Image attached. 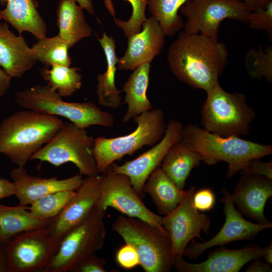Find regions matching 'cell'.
<instances>
[{
    "instance_id": "40",
    "label": "cell",
    "mask_w": 272,
    "mask_h": 272,
    "mask_svg": "<svg viewBox=\"0 0 272 272\" xmlns=\"http://www.w3.org/2000/svg\"><path fill=\"white\" fill-rule=\"evenodd\" d=\"M15 194L14 183L9 179L0 178V199L9 197Z\"/></svg>"
},
{
    "instance_id": "44",
    "label": "cell",
    "mask_w": 272,
    "mask_h": 272,
    "mask_svg": "<svg viewBox=\"0 0 272 272\" xmlns=\"http://www.w3.org/2000/svg\"><path fill=\"white\" fill-rule=\"evenodd\" d=\"M79 5L90 15L95 13L92 0H75Z\"/></svg>"
},
{
    "instance_id": "15",
    "label": "cell",
    "mask_w": 272,
    "mask_h": 272,
    "mask_svg": "<svg viewBox=\"0 0 272 272\" xmlns=\"http://www.w3.org/2000/svg\"><path fill=\"white\" fill-rule=\"evenodd\" d=\"M183 129L180 121L170 119L166 124L163 138L157 144L133 160L121 165L113 163L110 167L114 172L127 176L135 191L141 198L144 197L143 189L147 179L160 166L171 146L181 141Z\"/></svg>"
},
{
    "instance_id": "22",
    "label": "cell",
    "mask_w": 272,
    "mask_h": 272,
    "mask_svg": "<svg viewBox=\"0 0 272 272\" xmlns=\"http://www.w3.org/2000/svg\"><path fill=\"white\" fill-rule=\"evenodd\" d=\"M0 19L10 24L20 34L31 33L37 40L46 37V25L37 10L36 0H0Z\"/></svg>"
},
{
    "instance_id": "27",
    "label": "cell",
    "mask_w": 272,
    "mask_h": 272,
    "mask_svg": "<svg viewBox=\"0 0 272 272\" xmlns=\"http://www.w3.org/2000/svg\"><path fill=\"white\" fill-rule=\"evenodd\" d=\"M27 206L11 207L0 203V243L6 244L13 236L23 232L47 228L52 220L33 215Z\"/></svg>"
},
{
    "instance_id": "35",
    "label": "cell",
    "mask_w": 272,
    "mask_h": 272,
    "mask_svg": "<svg viewBox=\"0 0 272 272\" xmlns=\"http://www.w3.org/2000/svg\"><path fill=\"white\" fill-rule=\"evenodd\" d=\"M250 28L266 32L269 40L272 41V2L263 8L257 7L251 11L248 18Z\"/></svg>"
},
{
    "instance_id": "18",
    "label": "cell",
    "mask_w": 272,
    "mask_h": 272,
    "mask_svg": "<svg viewBox=\"0 0 272 272\" xmlns=\"http://www.w3.org/2000/svg\"><path fill=\"white\" fill-rule=\"evenodd\" d=\"M165 37L158 22L152 16L147 18L141 30L127 37L126 50L118 58L117 67L133 71L142 64L150 63L161 53L165 44Z\"/></svg>"
},
{
    "instance_id": "47",
    "label": "cell",
    "mask_w": 272,
    "mask_h": 272,
    "mask_svg": "<svg viewBox=\"0 0 272 272\" xmlns=\"http://www.w3.org/2000/svg\"><path fill=\"white\" fill-rule=\"evenodd\" d=\"M270 2H272V0H257L258 7L263 8Z\"/></svg>"
},
{
    "instance_id": "5",
    "label": "cell",
    "mask_w": 272,
    "mask_h": 272,
    "mask_svg": "<svg viewBox=\"0 0 272 272\" xmlns=\"http://www.w3.org/2000/svg\"><path fill=\"white\" fill-rule=\"evenodd\" d=\"M201 110L203 129L224 137L246 135L256 116L242 93H229L218 82L207 92Z\"/></svg>"
},
{
    "instance_id": "42",
    "label": "cell",
    "mask_w": 272,
    "mask_h": 272,
    "mask_svg": "<svg viewBox=\"0 0 272 272\" xmlns=\"http://www.w3.org/2000/svg\"><path fill=\"white\" fill-rule=\"evenodd\" d=\"M12 78L0 68V98L6 94L11 86Z\"/></svg>"
},
{
    "instance_id": "19",
    "label": "cell",
    "mask_w": 272,
    "mask_h": 272,
    "mask_svg": "<svg viewBox=\"0 0 272 272\" xmlns=\"http://www.w3.org/2000/svg\"><path fill=\"white\" fill-rule=\"evenodd\" d=\"M272 196V179L264 176L242 174L230 197L243 216L256 223L272 224L265 218L264 209Z\"/></svg>"
},
{
    "instance_id": "3",
    "label": "cell",
    "mask_w": 272,
    "mask_h": 272,
    "mask_svg": "<svg viewBox=\"0 0 272 272\" xmlns=\"http://www.w3.org/2000/svg\"><path fill=\"white\" fill-rule=\"evenodd\" d=\"M197 153L208 165L224 161L228 163L227 177L240 172L249 161L272 154V146L239 137H222L188 124L183 127L181 141Z\"/></svg>"
},
{
    "instance_id": "9",
    "label": "cell",
    "mask_w": 272,
    "mask_h": 272,
    "mask_svg": "<svg viewBox=\"0 0 272 272\" xmlns=\"http://www.w3.org/2000/svg\"><path fill=\"white\" fill-rule=\"evenodd\" d=\"M94 139L85 128L73 123L63 122L52 139L34 154L30 160L48 162L55 167L74 163L79 174L99 175L93 155Z\"/></svg>"
},
{
    "instance_id": "21",
    "label": "cell",
    "mask_w": 272,
    "mask_h": 272,
    "mask_svg": "<svg viewBox=\"0 0 272 272\" xmlns=\"http://www.w3.org/2000/svg\"><path fill=\"white\" fill-rule=\"evenodd\" d=\"M37 60L21 34L10 30L8 23H0V66L12 78H20Z\"/></svg>"
},
{
    "instance_id": "2",
    "label": "cell",
    "mask_w": 272,
    "mask_h": 272,
    "mask_svg": "<svg viewBox=\"0 0 272 272\" xmlns=\"http://www.w3.org/2000/svg\"><path fill=\"white\" fill-rule=\"evenodd\" d=\"M62 124L54 115L31 110L17 112L0 124V153L18 166L24 167Z\"/></svg>"
},
{
    "instance_id": "33",
    "label": "cell",
    "mask_w": 272,
    "mask_h": 272,
    "mask_svg": "<svg viewBox=\"0 0 272 272\" xmlns=\"http://www.w3.org/2000/svg\"><path fill=\"white\" fill-rule=\"evenodd\" d=\"M245 64L249 77L260 80L264 78L272 83V45L263 49L260 46L250 48L246 53Z\"/></svg>"
},
{
    "instance_id": "7",
    "label": "cell",
    "mask_w": 272,
    "mask_h": 272,
    "mask_svg": "<svg viewBox=\"0 0 272 272\" xmlns=\"http://www.w3.org/2000/svg\"><path fill=\"white\" fill-rule=\"evenodd\" d=\"M61 97L47 85H37L17 92L15 102L28 110L65 117L83 128L94 125L107 128L114 125L113 116L92 102H68Z\"/></svg>"
},
{
    "instance_id": "32",
    "label": "cell",
    "mask_w": 272,
    "mask_h": 272,
    "mask_svg": "<svg viewBox=\"0 0 272 272\" xmlns=\"http://www.w3.org/2000/svg\"><path fill=\"white\" fill-rule=\"evenodd\" d=\"M75 190H62L47 194L33 202L30 212L43 219L53 220L73 197Z\"/></svg>"
},
{
    "instance_id": "39",
    "label": "cell",
    "mask_w": 272,
    "mask_h": 272,
    "mask_svg": "<svg viewBox=\"0 0 272 272\" xmlns=\"http://www.w3.org/2000/svg\"><path fill=\"white\" fill-rule=\"evenodd\" d=\"M192 201L195 208L201 212L209 211L213 208L216 202L215 195L209 188H202L194 192Z\"/></svg>"
},
{
    "instance_id": "46",
    "label": "cell",
    "mask_w": 272,
    "mask_h": 272,
    "mask_svg": "<svg viewBox=\"0 0 272 272\" xmlns=\"http://www.w3.org/2000/svg\"><path fill=\"white\" fill-rule=\"evenodd\" d=\"M244 2L249 8L253 11L257 7H258L257 0H242Z\"/></svg>"
},
{
    "instance_id": "8",
    "label": "cell",
    "mask_w": 272,
    "mask_h": 272,
    "mask_svg": "<svg viewBox=\"0 0 272 272\" xmlns=\"http://www.w3.org/2000/svg\"><path fill=\"white\" fill-rule=\"evenodd\" d=\"M106 210L95 206L87 218L66 233L43 272H67L80 261L96 254L103 246Z\"/></svg>"
},
{
    "instance_id": "20",
    "label": "cell",
    "mask_w": 272,
    "mask_h": 272,
    "mask_svg": "<svg viewBox=\"0 0 272 272\" xmlns=\"http://www.w3.org/2000/svg\"><path fill=\"white\" fill-rule=\"evenodd\" d=\"M10 175L15 186V194L19 204L31 205L50 193L62 190H76L82 183V175L58 179L55 177L43 178L29 175L24 167L13 168Z\"/></svg>"
},
{
    "instance_id": "16",
    "label": "cell",
    "mask_w": 272,
    "mask_h": 272,
    "mask_svg": "<svg viewBox=\"0 0 272 272\" xmlns=\"http://www.w3.org/2000/svg\"><path fill=\"white\" fill-rule=\"evenodd\" d=\"M100 179V175L84 179L73 197L47 228L50 236L60 241L66 233L87 218L99 197Z\"/></svg>"
},
{
    "instance_id": "17",
    "label": "cell",
    "mask_w": 272,
    "mask_h": 272,
    "mask_svg": "<svg viewBox=\"0 0 272 272\" xmlns=\"http://www.w3.org/2000/svg\"><path fill=\"white\" fill-rule=\"evenodd\" d=\"M264 251L265 247L255 244L236 249L220 247L199 263L188 262L183 256L175 257L173 267L179 272H238L248 262L262 257Z\"/></svg>"
},
{
    "instance_id": "41",
    "label": "cell",
    "mask_w": 272,
    "mask_h": 272,
    "mask_svg": "<svg viewBox=\"0 0 272 272\" xmlns=\"http://www.w3.org/2000/svg\"><path fill=\"white\" fill-rule=\"evenodd\" d=\"M246 272H271V265L259 259H255L245 270Z\"/></svg>"
},
{
    "instance_id": "26",
    "label": "cell",
    "mask_w": 272,
    "mask_h": 272,
    "mask_svg": "<svg viewBox=\"0 0 272 272\" xmlns=\"http://www.w3.org/2000/svg\"><path fill=\"white\" fill-rule=\"evenodd\" d=\"M150 63L141 64L133 71L124 84L122 91L126 95L124 103L127 109L122 121L128 122L141 113L153 109L151 102L147 97L149 84Z\"/></svg>"
},
{
    "instance_id": "10",
    "label": "cell",
    "mask_w": 272,
    "mask_h": 272,
    "mask_svg": "<svg viewBox=\"0 0 272 272\" xmlns=\"http://www.w3.org/2000/svg\"><path fill=\"white\" fill-rule=\"evenodd\" d=\"M187 18L183 31L201 34L218 41L220 24L225 19L248 22L252 11L242 0H188L180 8Z\"/></svg>"
},
{
    "instance_id": "4",
    "label": "cell",
    "mask_w": 272,
    "mask_h": 272,
    "mask_svg": "<svg viewBox=\"0 0 272 272\" xmlns=\"http://www.w3.org/2000/svg\"><path fill=\"white\" fill-rule=\"evenodd\" d=\"M133 119L137 127L131 133L115 138L94 139L93 152L99 173H104L124 156L132 155L145 146L152 147L163 138L166 124L161 108L145 111Z\"/></svg>"
},
{
    "instance_id": "14",
    "label": "cell",
    "mask_w": 272,
    "mask_h": 272,
    "mask_svg": "<svg viewBox=\"0 0 272 272\" xmlns=\"http://www.w3.org/2000/svg\"><path fill=\"white\" fill-rule=\"evenodd\" d=\"M221 191L223 195L220 201L224 203L225 216L222 228L212 238L205 242H197L192 239L189 245L184 249L183 255L196 260L209 248L224 246L235 241L252 239L260 231L272 227V224L255 223L246 220L236 208L230 193L225 188H222Z\"/></svg>"
},
{
    "instance_id": "12",
    "label": "cell",
    "mask_w": 272,
    "mask_h": 272,
    "mask_svg": "<svg viewBox=\"0 0 272 272\" xmlns=\"http://www.w3.org/2000/svg\"><path fill=\"white\" fill-rule=\"evenodd\" d=\"M99 187L97 208L104 210L112 208L127 217L142 220L165 231L162 225V217L146 207L127 176L114 172L109 167L100 175Z\"/></svg>"
},
{
    "instance_id": "13",
    "label": "cell",
    "mask_w": 272,
    "mask_h": 272,
    "mask_svg": "<svg viewBox=\"0 0 272 272\" xmlns=\"http://www.w3.org/2000/svg\"><path fill=\"white\" fill-rule=\"evenodd\" d=\"M182 201L169 214L162 217V225L170 237L174 258L183 256L184 249L194 237L203 240L200 232L209 233L211 220L194 207L195 187H190Z\"/></svg>"
},
{
    "instance_id": "43",
    "label": "cell",
    "mask_w": 272,
    "mask_h": 272,
    "mask_svg": "<svg viewBox=\"0 0 272 272\" xmlns=\"http://www.w3.org/2000/svg\"><path fill=\"white\" fill-rule=\"evenodd\" d=\"M6 244L0 243V272H8Z\"/></svg>"
},
{
    "instance_id": "31",
    "label": "cell",
    "mask_w": 272,
    "mask_h": 272,
    "mask_svg": "<svg viewBox=\"0 0 272 272\" xmlns=\"http://www.w3.org/2000/svg\"><path fill=\"white\" fill-rule=\"evenodd\" d=\"M31 48L36 59L46 66L54 64L71 66L72 64L69 45L58 34L38 40Z\"/></svg>"
},
{
    "instance_id": "30",
    "label": "cell",
    "mask_w": 272,
    "mask_h": 272,
    "mask_svg": "<svg viewBox=\"0 0 272 272\" xmlns=\"http://www.w3.org/2000/svg\"><path fill=\"white\" fill-rule=\"evenodd\" d=\"M188 0H148L151 16L159 23L165 36H172L183 28L178 14L180 7Z\"/></svg>"
},
{
    "instance_id": "36",
    "label": "cell",
    "mask_w": 272,
    "mask_h": 272,
    "mask_svg": "<svg viewBox=\"0 0 272 272\" xmlns=\"http://www.w3.org/2000/svg\"><path fill=\"white\" fill-rule=\"evenodd\" d=\"M115 258L117 263L126 269H132L140 265V259L136 250L127 243L119 248Z\"/></svg>"
},
{
    "instance_id": "34",
    "label": "cell",
    "mask_w": 272,
    "mask_h": 272,
    "mask_svg": "<svg viewBox=\"0 0 272 272\" xmlns=\"http://www.w3.org/2000/svg\"><path fill=\"white\" fill-rule=\"evenodd\" d=\"M130 3L132 8L130 17L127 21L113 18L115 24L120 28L124 35L129 36L139 33L142 29L143 23L147 19L146 8L148 0H123Z\"/></svg>"
},
{
    "instance_id": "6",
    "label": "cell",
    "mask_w": 272,
    "mask_h": 272,
    "mask_svg": "<svg viewBox=\"0 0 272 272\" xmlns=\"http://www.w3.org/2000/svg\"><path fill=\"white\" fill-rule=\"evenodd\" d=\"M112 229L136 250L146 272H170L173 266L172 242L165 231L144 221L119 216Z\"/></svg>"
},
{
    "instance_id": "11",
    "label": "cell",
    "mask_w": 272,
    "mask_h": 272,
    "mask_svg": "<svg viewBox=\"0 0 272 272\" xmlns=\"http://www.w3.org/2000/svg\"><path fill=\"white\" fill-rule=\"evenodd\" d=\"M59 241L50 236L47 228L13 236L6 243L8 272L42 271L56 253Z\"/></svg>"
},
{
    "instance_id": "23",
    "label": "cell",
    "mask_w": 272,
    "mask_h": 272,
    "mask_svg": "<svg viewBox=\"0 0 272 272\" xmlns=\"http://www.w3.org/2000/svg\"><path fill=\"white\" fill-rule=\"evenodd\" d=\"M104 52L107 69L106 72L97 76V94L99 104L111 109H117L121 104L120 94L115 85V74L118 58L117 57L115 42L113 37L103 32L102 37L98 38Z\"/></svg>"
},
{
    "instance_id": "28",
    "label": "cell",
    "mask_w": 272,
    "mask_h": 272,
    "mask_svg": "<svg viewBox=\"0 0 272 272\" xmlns=\"http://www.w3.org/2000/svg\"><path fill=\"white\" fill-rule=\"evenodd\" d=\"M201 158L181 141L169 149L160 167L170 180L183 189L191 170L198 166Z\"/></svg>"
},
{
    "instance_id": "48",
    "label": "cell",
    "mask_w": 272,
    "mask_h": 272,
    "mask_svg": "<svg viewBox=\"0 0 272 272\" xmlns=\"http://www.w3.org/2000/svg\"><path fill=\"white\" fill-rule=\"evenodd\" d=\"M110 1H111V0H104V2L106 3H108L110 2Z\"/></svg>"
},
{
    "instance_id": "45",
    "label": "cell",
    "mask_w": 272,
    "mask_h": 272,
    "mask_svg": "<svg viewBox=\"0 0 272 272\" xmlns=\"http://www.w3.org/2000/svg\"><path fill=\"white\" fill-rule=\"evenodd\" d=\"M262 257L264 258L265 262L270 265L272 264V244H270L265 247V251Z\"/></svg>"
},
{
    "instance_id": "25",
    "label": "cell",
    "mask_w": 272,
    "mask_h": 272,
    "mask_svg": "<svg viewBox=\"0 0 272 272\" xmlns=\"http://www.w3.org/2000/svg\"><path fill=\"white\" fill-rule=\"evenodd\" d=\"M83 9L75 0H59L57 9L58 35L71 48L90 36L93 29L87 22Z\"/></svg>"
},
{
    "instance_id": "1",
    "label": "cell",
    "mask_w": 272,
    "mask_h": 272,
    "mask_svg": "<svg viewBox=\"0 0 272 272\" xmlns=\"http://www.w3.org/2000/svg\"><path fill=\"white\" fill-rule=\"evenodd\" d=\"M228 57L223 42L184 31L170 44L167 56L170 69L178 79L206 92L219 82Z\"/></svg>"
},
{
    "instance_id": "38",
    "label": "cell",
    "mask_w": 272,
    "mask_h": 272,
    "mask_svg": "<svg viewBox=\"0 0 272 272\" xmlns=\"http://www.w3.org/2000/svg\"><path fill=\"white\" fill-rule=\"evenodd\" d=\"M241 174L264 176L272 179V161L263 162L260 159L248 161L240 172Z\"/></svg>"
},
{
    "instance_id": "24",
    "label": "cell",
    "mask_w": 272,
    "mask_h": 272,
    "mask_svg": "<svg viewBox=\"0 0 272 272\" xmlns=\"http://www.w3.org/2000/svg\"><path fill=\"white\" fill-rule=\"evenodd\" d=\"M156 205L159 214L165 216L172 212L187 194V190L178 187L159 166L147 179L143 189Z\"/></svg>"
},
{
    "instance_id": "37",
    "label": "cell",
    "mask_w": 272,
    "mask_h": 272,
    "mask_svg": "<svg viewBox=\"0 0 272 272\" xmlns=\"http://www.w3.org/2000/svg\"><path fill=\"white\" fill-rule=\"evenodd\" d=\"M105 264L104 258L94 254L77 263L69 272H105Z\"/></svg>"
},
{
    "instance_id": "29",
    "label": "cell",
    "mask_w": 272,
    "mask_h": 272,
    "mask_svg": "<svg viewBox=\"0 0 272 272\" xmlns=\"http://www.w3.org/2000/svg\"><path fill=\"white\" fill-rule=\"evenodd\" d=\"M49 67L41 69L40 74L47 85L61 97L71 96L81 89L82 76L79 68L57 64Z\"/></svg>"
}]
</instances>
